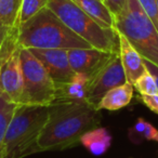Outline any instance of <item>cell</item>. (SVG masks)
Wrapping results in <instances>:
<instances>
[{"label":"cell","instance_id":"1","mask_svg":"<svg viewBox=\"0 0 158 158\" xmlns=\"http://www.w3.org/2000/svg\"><path fill=\"white\" fill-rule=\"evenodd\" d=\"M99 112L88 102L53 103L48 121L38 138V152L64 149L80 143L86 132L99 127Z\"/></svg>","mask_w":158,"mask_h":158},{"label":"cell","instance_id":"2","mask_svg":"<svg viewBox=\"0 0 158 158\" xmlns=\"http://www.w3.org/2000/svg\"><path fill=\"white\" fill-rule=\"evenodd\" d=\"M16 41L23 49H76L92 48L70 31L59 16L44 8L16 27Z\"/></svg>","mask_w":158,"mask_h":158},{"label":"cell","instance_id":"3","mask_svg":"<svg viewBox=\"0 0 158 158\" xmlns=\"http://www.w3.org/2000/svg\"><path fill=\"white\" fill-rule=\"evenodd\" d=\"M49 114L50 106L18 105L6 134L1 158H23L38 152L37 141Z\"/></svg>","mask_w":158,"mask_h":158},{"label":"cell","instance_id":"4","mask_svg":"<svg viewBox=\"0 0 158 158\" xmlns=\"http://www.w3.org/2000/svg\"><path fill=\"white\" fill-rule=\"evenodd\" d=\"M47 8L54 12L70 31L92 48L110 53H119L118 31L115 28L101 26L73 0H50Z\"/></svg>","mask_w":158,"mask_h":158},{"label":"cell","instance_id":"5","mask_svg":"<svg viewBox=\"0 0 158 158\" xmlns=\"http://www.w3.org/2000/svg\"><path fill=\"white\" fill-rule=\"evenodd\" d=\"M115 29L129 40L143 59L158 66V29L138 0H127L115 16Z\"/></svg>","mask_w":158,"mask_h":158},{"label":"cell","instance_id":"6","mask_svg":"<svg viewBox=\"0 0 158 158\" xmlns=\"http://www.w3.org/2000/svg\"><path fill=\"white\" fill-rule=\"evenodd\" d=\"M23 92L20 105L51 106L55 101V82L42 63L28 50L21 49Z\"/></svg>","mask_w":158,"mask_h":158},{"label":"cell","instance_id":"7","mask_svg":"<svg viewBox=\"0 0 158 158\" xmlns=\"http://www.w3.org/2000/svg\"><path fill=\"white\" fill-rule=\"evenodd\" d=\"M21 47L16 41V27L10 28L0 48V93L20 105L23 92Z\"/></svg>","mask_w":158,"mask_h":158},{"label":"cell","instance_id":"8","mask_svg":"<svg viewBox=\"0 0 158 158\" xmlns=\"http://www.w3.org/2000/svg\"><path fill=\"white\" fill-rule=\"evenodd\" d=\"M126 82L127 77L120 55L119 53H114L112 57L90 78L86 101L97 107L101 99L108 91Z\"/></svg>","mask_w":158,"mask_h":158},{"label":"cell","instance_id":"9","mask_svg":"<svg viewBox=\"0 0 158 158\" xmlns=\"http://www.w3.org/2000/svg\"><path fill=\"white\" fill-rule=\"evenodd\" d=\"M46 67L54 82L70 81L76 73L70 67L66 49H28Z\"/></svg>","mask_w":158,"mask_h":158},{"label":"cell","instance_id":"10","mask_svg":"<svg viewBox=\"0 0 158 158\" xmlns=\"http://www.w3.org/2000/svg\"><path fill=\"white\" fill-rule=\"evenodd\" d=\"M114 53L105 52L95 48L68 49L67 55L70 67L75 73L86 74L92 77Z\"/></svg>","mask_w":158,"mask_h":158},{"label":"cell","instance_id":"11","mask_svg":"<svg viewBox=\"0 0 158 158\" xmlns=\"http://www.w3.org/2000/svg\"><path fill=\"white\" fill-rule=\"evenodd\" d=\"M90 77L76 73L74 78L67 82H55L54 103L63 102H87V92Z\"/></svg>","mask_w":158,"mask_h":158},{"label":"cell","instance_id":"12","mask_svg":"<svg viewBox=\"0 0 158 158\" xmlns=\"http://www.w3.org/2000/svg\"><path fill=\"white\" fill-rule=\"evenodd\" d=\"M118 38L119 55L126 73L127 81L133 85L136 79L146 70L144 60L123 34L118 33Z\"/></svg>","mask_w":158,"mask_h":158},{"label":"cell","instance_id":"13","mask_svg":"<svg viewBox=\"0 0 158 158\" xmlns=\"http://www.w3.org/2000/svg\"><path fill=\"white\" fill-rule=\"evenodd\" d=\"M133 85L130 82L118 86L110 90L97 105V110H118L129 105L133 98Z\"/></svg>","mask_w":158,"mask_h":158},{"label":"cell","instance_id":"14","mask_svg":"<svg viewBox=\"0 0 158 158\" xmlns=\"http://www.w3.org/2000/svg\"><path fill=\"white\" fill-rule=\"evenodd\" d=\"M84 12L105 28H115V15L102 0H73Z\"/></svg>","mask_w":158,"mask_h":158},{"label":"cell","instance_id":"15","mask_svg":"<svg viewBox=\"0 0 158 158\" xmlns=\"http://www.w3.org/2000/svg\"><path fill=\"white\" fill-rule=\"evenodd\" d=\"M80 143L94 156H101L110 149L112 135L104 127H98L86 132L80 139Z\"/></svg>","mask_w":158,"mask_h":158},{"label":"cell","instance_id":"16","mask_svg":"<svg viewBox=\"0 0 158 158\" xmlns=\"http://www.w3.org/2000/svg\"><path fill=\"white\" fill-rule=\"evenodd\" d=\"M16 107L18 105L15 103L10 101L3 93H0V158L2 153L6 134Z\"/></svg>","mask_w":158,"mask_h":158},{"label":"cell","instance_id":"17","mask_svg":"<svg viewBox=\"0 0 158 158\" xmlns=\"http://www.w3.org/2000/svg\"><path fill=\"white\" fill-rule=\"evenodd\" d=\"M22 0H0V24L9 28L18 27Z\"/></svg>","mask_w":158,"mask_h":158},{"label":"cell","instance_id":"18","mask_svg":"<svg viewBox=\"0 0 158 158\" xmlns=\"http://www.w3.org/2000/svg\"><path fill=\"white\" fill-rule=\"evenodd\" d=\"M129 138L134 143H140L142 139L146 141H155L158 143V130L145 119L139 118L133 127L130 129Z\"/></svg>","mask_w":158,"mask_h":158},{"label":"cell","instance_id":"19","mask_svg":"<svg viewBox=\"0 0 158 158\" xmlns=\"http://www.w3.org/2000/svg\"><path fill=\"white\" fill-rule=\"evenodd\" d=\"M49 1L50 0H22L18 20V26L28 21L29 19L36 15L42 9L47 8Z\"/></svg>","mask_w":158,"mask_h":158},{"label":"cell","instance_id":"20","mask_svg":"<svg viewBox=\"0 0 158 158\" xmlns=\"http://www.w3.org/2000/svg\"><path fill=\"white\" fill-rule=\"evenodd\" d=\"M133 88L140 93V95H155L158 94V87L156 80L151 73L145 70L133 84Z\"/></svg>","mask_w":158,"mask_h":158},{"label":"cell","instance_id":"21","mask_svg":"<svg viewBox=\"0 0 158 158\" xmlns=\"http://www.w3.org/2000/svg\"><path fill=\"white\" fill-rule=\"evenodd\" d=\"M140 2L141 7L145 11V13L148 15V18L152 20L156 28L158 29V9L156 5V0H138Z\"/></svg>","mask_w":158,"mask_h":158},{"label":"cell","instance_id":"22","mask_svg":"<svg viewBox=\"0 0 158 158\" xmlns=\"http://www.w3.org/2000/svg\"><path fill=\"white\" fill-rule=\"evenodd\" d=\"M140 100L146 107L158 115V94L155 95H140Z\"/></svg>","mask_w":158,"mask_h":158},{"label":"cell","instance_id":"23","mask_svg":"<svg viewBox=\"0 0 158 158\" xmlns=\"http://www.w3.org/2000/svg\"><path fill=\"white\" fill-rule=\"evenodd\" d=\"M102 1L105 3L106 7L110 10V12L115 16L120 13L121 10L125 7L126 2H127V0H102Z\"/></svg>","mask_w":158,"mask_h":158},{"label":"cell","instance_id":"24","mask_svg":"<svg viewBox=\"0 0 158 158\" xmlns=\"http://www.w3.org/2000/svg\"><path fill=\"white\" fill-rule=\"evenodd\" d=\"M144 64H145V67L147 68V70L154 76V78H155V80H156V84H157V87H158V66L151 63L149 61H146V60H144Z\"/></svg>","mask_w":158,"mask_h":158},{"label":"cell","instance_id":"25","mask_svg":"<svg viewBox=\"0 0 158 158\" xmlns=\"http://www.w3.org/2000/svg\"><path fill=\"white\" fill-rule=\"evenodd\" d=\"M9 29H10L9 27L5 26V25H2V24H0V48H1V46H2L6 37H7Z\"/></svg>","mask_w":158,"mask_h":158},{"label":"cell","instance_id":"26","mask_svg":"<svg viewBox=\"0 0 158 158\" xmlns=\"http://www.w3.org/2000/svg\"><path fill=\"white\" fill-rule=\"evenodd\" d=\"M156 5H157V9H158V0H156Z\"/></svg>","mask_w":158,"mask_h":158}]
</instances>
